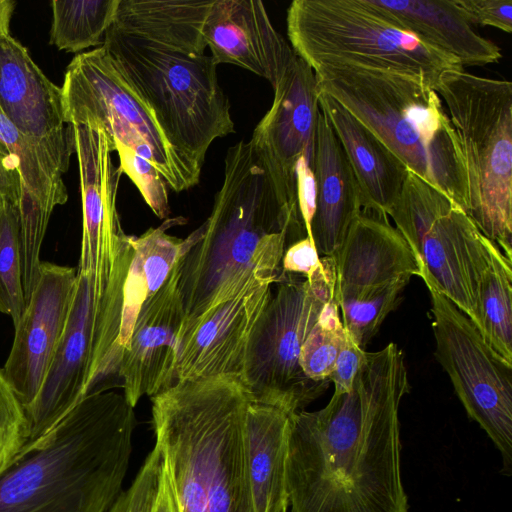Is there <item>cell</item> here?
<instances>
[{"label":"cell","mask_w":512,"mask_h":512,"mask_svg":"<svg viewBox=\"0 0 512 512\" xmlns=\"http://www.w3.org/2000/svg\"><path fill=\"white\" fill-rule=\"evenodd\" d=\"M410 383L402 350L367 352L352 388L290 415L285 467L291 512H409L399 408Z\"/></svg>","instance_id":"1"},{"label":"cell","mask_w":512,"mask_h":512,"mask_svg":"<svg viewBox=\"0 0 512 512\" xmlns=\"http://www.w3.org/2000/svg\"><path fill=\"white\" fill-rule=\"evenodd\" d=\"M224 164L203 236L181 262L184 316L178 339L249 285L276 283L286 249L307 236L303 222L279 201L249 141L231 146Z\"/></svg>","instance_id":"2"},{"label":"cell","mask_w":512,"mask_h":512,"mask_svg":"<svg viewBox=\"0 0 512 512\" xmlns=\"http://www.w3.org/2000/svg\"><path fill=\"white\" fill-rule=\"evenodd\" d=\"M135 424L124 394L83 398L0 471V512H108L122 492Z\"/></svg>","instance_id":"3"},{"label":"cell","mask_w":512,"mask_h":512,"mask_svg":"<svg viewBox=\"0 0 512 512\" xmlns=\"http://www.w3.org/2000/svg\"><path fill=\"white\" fill-rule=\"evenodd\" d=\"M156 445L178 512H255L241 377L176 381L151 397Z\"/></svg>","instance_id":"4"},{"label":"cell","mask_w":512,"mask_h":512,"mask_svg":"<svg viewBox=\"0 0 512 512\" xmlns=\"http://www.w3.org/2000/svg\"><path fill=\"white\" fill-rule=\"evenodd\" d=\"M318 91L331 96L408 168L466 213V165L444 103L423 78L355 66L314 70Z\"/></svg>","instance_id":"5"},{"label":"cell","mask_w":512,"mask_h":512,"mask_svg":"<svg viewBox=\"0 0 512 512\" xmlns=\"http://www.w3.org/2000/svg\"><path fill=\"white\" fill-rule=\"evenodd\" d=\"M102 46L151 109L167 141L201 172L212 142L235 132L211 56L173 50L110 27Z\"/></svg>","instance_id":"6"},{"label":"cell","mask_w":512,"mask_h":512,"mask_svg":"<svg viewBox=\"0 0 512 512\" xmlns=\"http://www.w3.org/2000/svg\"><path fill=\"white\" fill-rule=\"evenodd\" d=\"M435 90L463 152L467 214L512 260V84L459 68L442 72Z\"/></svg>","instance_id":"7"},{"label":"cell","mask_w":512,"mask_h":512,"mask_svg":"<svg viewBox=\"0 0 512 512\" xmlns=\"http://www.w3.org/2000/svg\"><path fill=\"white\" fill-rule=\"evenodd\" d=\"M292 49L313 71L355 66L419 76L435 89L460 62L387 20L369 0H294L287 9Z\"/></svg>","instance_id":"8"},{"label":"cell","mask_w":512,"mask_h":512,"mask_svg":"<svg viewBox=\"0 0 512 512\" xmlns=\"http://www.w3.org/2000/svg\"><path fill=\"white\" fill-rule=\"evenodd\" d=\"M320 261L307 278L281 271L248 352L244 382L252 402L288 415L304 410L328 386L309 380L299 364L305 339L324 305L334 297V257H320Z\"/></svg>","instance_id":"9"},{"label":"cell","mask_w":512,"mask_h":512,"mask_svg":"<svg viewBox=\"0 0 512 512\" xmlns=\"http://www.w3.org/2000/svg\"><path fill=\"white\" fill-rule=\"evenodd\" d=\"M67 125L103 128L116 147L150 161L175 192L198 184L201 172L172 147L151 109L140 99L104 46L76 55L61 87Z\"/></svg>","instance_id":"10"},{"label":"cell","mask_w":512,"mask_h":512,"mask_svg":"<svg viewBox=\"0 0 512 512\" xmlns=\"http://www.w3.org/2000/svg\"><path fill=\"white\" fill-rule=\"evenodd\" d=\"M388 215L414 254L419 277L429 279L479 330L478 290L489 253L487 238L469 215L409 170Z\"/></svg>","instance_id":"11"},{"label":"cell","mask_w":512,"mask_h":512,"mask_svg":"<svg viewBox=\"0 0 512 512\" xmlns=\"http://www.w3.org/2000/svg\"><path fill=\"white\" fill-rule=\"evenodd\" d=\"M431 297L435 356L468 416L500 451L502 472H512V363L500 356L474 323L426 277Z\"/></svg>","instance_id":"12"},{"label":"cell","mask_w":512,"mask_h":512,"mask_svg":"<svg viewBox=\"0 0 512 512\" xmlns=\"http://www.w3.org/2000/svg\"><path fill=\"white\" fill-rule=\"evenodd\" d=\"M77 156L81 202L82 240L77 273L91 276L108 287L126 276L133 257L117 210V192L122 176L112 161L115 144L101 127L69 125Z\"/></svg>","instance_id":"13"},{"label":"cell","mask_w":512,"mask_h":512,"mask_svg":"<svg viewBox=\"0 0 512 512\" xmlns=\"http://www.w3.org/2000/svg\"><path fill=\"white\" fill-rule=\"evenodd\" d=\"M273 90L272 105L249 143L281 204L302 221L296 166L304 152L314 146L319 112L315 73L296 55Z\"/></svg>","instance_id":"14"},{"label":"cell","mask_w":512,"mask_h":512,"mask_svg":"<svg viewBox=\"0 0 512 512\" xmlns=\"http://www.w3.org/2000/svg\"><path fill=\"white\" fill-rule=\"evenodd\" d=\"M77 269L42 261L2 372L24 409L35 399L68 317Z\"/></svg>","instance_id":"15"},{"label":"cell","mask_w":512,"mask_h":512,"mask_svg":"<svg viewBox=\"0 0 512 512\" xmlns=\"http://www.w3.org/2000/svg\"><path fill=\"white\" fill-rule=\"evenodd\" d=\"M273 284H251L196 320L178 339L176 381L218 375L244 380L251 340Z\"/></svg>","instance_id":"16"},{"label":"cell","mask_w":512,"mask_h":512,"mask_svg":"<svg viewBox=\"0 0 512 512\" xmlns=\"http://www.w3.org/2000/svg\"><path fill=\"white\" fill-rule=\"evenodd\" d=\"M182 259L141 306L123 352L120 376L132 407L143 396L153 397L176 382L178 334L184 316L179 290Z\"/></svg>","instance_id":"17"},{"label":"cell","mask_w":512,"mask_h":512,"mask_svg":"<svg viewBox=\"0 0 512 512\" xmlns=\"http://www.w3.org/2000/svg\"><path fill=\"white\" fill-rule=\"evenodd\" d=\"M0 111L68 169L74 151L70 126H64L61 87L10 34L0 36Z\"/></svg>","instance_id":"18"},{"label":"cell","mask_w":512,"mask_h":512,"mask_svg":"<svg viewBox=\"0 0 512 512\" xmlns=\"http://www.w3.org/2000/svg\"><path fill=\"white\" fill-rule=\"evenodd\" d=\"M202 34L216 65L239 66L272 87L296 57L258 0H213Z\"/></svg>","instance_id":"19"},{"label":"cell","mask_w":512,"mask_h":512,"mask_svg":"<svg viewBox=\"0 0 512 512\" xmlns=\"http://www.w3.org/2000/svg\"><path fill=\"white\" fill-rule=\"evenodd\" d=\"M336 302L378 289L402 277L420 276L418 262L387 216L361 210L334 256Z\"/></svg>","instance_id":"20"},{"label":"cell","mask_w":512,"mask_h":512,"mask_svg":"<svg viewBox=\"0 0 512 512\" xmlns=\"http://www.w3.org/2000/svg\"><path fill=\"white\" fill-rule=\"evenodd\" d=\"M315 208L308 237L320 257H334L362 207L352 167L319 107L313 154Z\"/></svg>","instance_id":"21"},{"label":"cell","mask_w":512,"mask_h":512,"mask_svg":"<svg viewBox=\"0 0 512 512\" xmlns=\"http://www.w3.org/2000/svg\"><path fill=\"white\" fill-rule=\"evenodd\" d=\"M369 1L392 24L456 58L463 68L502 58L499 46L473 28L455 0Z\"/></svg>","instance_id":"22"},{"label":"cell","mask_w":512,"mask_h":512,"mask_svg":"<svg viewBox=\"0 0 512 512\" xmlns=\"http://www.w3.org/2000/svg\"><path fill=\"white\" fill-rule=\"evenodd\" d=\"M318 93L319 107L332 125L354 172L362 210L388 216L401 194L408 168L336 100Z\"/></svg>","instance_id":"23"},{"label":"cell","mask_w":512,"mask_h":512,"mask_svg":"<svg viewBox=\"0 0 512 512\" xmlns=\"http://www.w3.org/2000/svg\"><path fill=\"white\" fill-rule=\"evenodd\" d=\"M186 222L187 220L181 216L167 218L157 228H150L138 237L129 236L133 257L123 289L119 338L123 352L145 300L161 288L179 260L203 236L204 223L185 239L167 233L169 228Z\"/></svg>","instance_id":"24"},{"label":"cell","mask_w":512,"mask_h":512,"mask_svg":"<svg viewBox=\"0 0 512 512\" xmlns=\"http://www.w3.org/2000/svg\"><path fill=\"white\" fill-rule=\"evenodd\" d=\"M290 415L251 402L246 414V449L255 512L287 511L285 467Z\"/></svg>","instance_id":"25"},{"label":"cell","mask_w":512,"mask_h":512,"mask_svg":"<svg viewBox=\"0 0 512 512\" xmlns=\"http://www.w3.org/2000/svg\"><path fill=\"white\" fill-rule=\"evenodd\" d=\"M213 0H120L111 29L180 52L204 55L203 24Z\"/></svg>","instance_id":"26"},{"label":"cell","mask_w":512,"mask_h":512,"mask_svg":"<svg viewBox=\"0 0 512 512\" xmlns=\"http://www.w3.org/2000/svg\"><path fill=\"white\" fill-rule=\"evenodd\" d=\"M488 265L478 290L479 331L485 341L512 363V260L487 238Z\"/></svg>","instance_id":"27"},{"label":"cell","mask_w":512,"mask_h":512,"mask_svg":"<svg viewBox=\"0 0 512 512\" xmlns=\"http://www.w3.org/2000/svg\"><path fill=\"white\" fill-rule=\"evenodd\" d=\"M120 0H54L51 45L66 52L102 46Z\"/></svg>","instance_id":"28"},{"label":"cell","mask_w":512,"mask_h":512,"mask_svg":"<svg viewBox=\"0 0 512 512\" xmlns=\"http://www.w3.org/2000/svg\"><path fill=\"white\" fill-rule=\"evenodd\" d=\"M26 308L23 287L19 212L10 201L0 203V312L16 327Z\"/></svg>","instance_id":"29"},{"label":"cell","mask_w":512,"mask_h":512,"mask_svg":"<svg viewBox=\"0 0 512 512\" xmlns=\"http://www.w3.org/2000/svg\"><path fill=\"white\" fill-rule=\"evenodd\" d=\"M410 277H402L373 291L338 301L346 332L365 350L386 316L397 306Z\"/></svg>","instance_id":"30"},{"label":"cell","mask_w":512,"mask_h":512,"mask_svg":"<svg viewBox=\"0 0 512 512\" xmlns=\"http://www.w3.org/2000/svg\"><path fill=\"white\" fill-rule=\"evenodd\" d=\"M345 340L346 330L333 297L302 345L299 364L304 375L313 382L329 384L328 377Z\"/></svg>","instance_id":"31"},{"label":"cell","mask_w":512,"mask_h":512,"mask_svg":"<svg viewBox=\"0 0 512 512\" xmlns=\"http://www.w3.org/2000/svg\"><path fill=\"white\" fill-rule=\"evenodd\" d=\"M119 167L136 185L147 205L159 218L170 215L168 185L156 167L133 150L118 146Z\"/></svg>","instance_id":"32"},{"label":"cell","mask_w":512,"mask_h":512,"mask_svg":"<svg viewBox=\"0 0 512 512\" xmlns=\"http://www.w3.org/2000/svg\"><path fill=\"white\" fill-rule=\"evenodd\" d=\"M29 440L25 409L0 369V471Z\"/></svg>","instance_id":"33"},{"label":"cell","mask_w":512,"mask_h":512,"mask_svg":"<svg viewBox=\"0 0 512 512\" xmlns=\"http://www.w3.org/2000/svg\"><path fill=\"white\" fill-rule=\"evenodd\" d=\"M162 464V453L155 444L132 485L121 492L108 512H152L158 494Z\"/></svg>","instance_id":"34"},{"label":"cell","mask_w":512,"mask_h":512,"mask_svg":"<svg viewBox=\"0 0 512 512\" xmlns=\"http://www.w3.org/2000/svg\"><path fill=\"white\" fill-rule=\"evenodd\" d=\"M455 2L473 26H491L511 33L512 0H455Z\"/></svg>","instance_id":"35"},{"label":"cell","mask_w":512,"mask_h":512,"mask_svg":"<svg viewBox=\"0 0 512 512\" xmlns=\"http://www.w3.org/2000/svg\"><path fill=\"white\" fill-rule=\"evenodd\" d=\"M367 351L362 349L346 332L345 343L340 350L328 381L334 384V394L347 393L366 360Z\"/></svg>","instance_id":"36"},{"label":"cell","mask_w":512,"mask_h":512,"mask_svg":"<svg viewBox=\"0 0 512 512\" xmlns=\"http://www.w3.org/2000/svg\"><path fill=\"white\" fill-rule=\"evenodd\" d=\"M320 263V256L313 241L306 236L286 249L281 263V271L299 274L307 278L318 269Z\"/></svg>","instance_id":"37"},{"label":"cell","mask_w":512,"mask_h":512,"mask_svg":"<svg viewBox=\"0 0 512 512\" xmlns=\"http://www.w3.org/2000/svg\"><path fill=\"white\" fill-rule=\"evenodd\" d=\"M20 196L19 160L0 140V203L10 201L18 206Z\"/></svg>","instance_id":"38"},{"label":"cell","mask_w":512,"mask_h":512,"mask_svg":"<svg viewBox=\"0 0 512 512\" xmlns=\"http://www.w3.org/2000/svg\"><path fill=\"white\" fill-rule=\"evenodd\" d=\"M152 512H178L164 464H162L158 494Z\"/></svg>","instance_id":"39"},{"label":"cell","mask_w":512,"mask_h":512,"mask_svg":"<svg viewBox=\"0 0 512 512\" xmlns=\"http://www.w3.org/2000/svg\"><path fill=\"white\" fill-rule=\"evenodd\" d=\"M13 0H0V36L9 34L10 21L15 9Z\"/></svg>","instance_id":"40"},{"label":"cell","mask_w":512,"mask_h":512,"mask_svg":"<svg viewBox=\"0 0 512 512\" xmlns=\"http://www.w3.org/2000/svg\"><path fill=\"white\" fill-rule=\"evenodd\" d=\"M281 512H287V511H281Z\"/></svg>","instance_id":"41"}]
</instances>
